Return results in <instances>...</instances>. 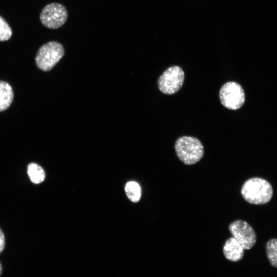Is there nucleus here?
<instances>
[{
	"mask_svg": "<svg viewBox=\"0 0 277 277\" xmlns=\"http://www.w3.org/2000/svg\"><path fill=\"white\" fill-rule=\"evenodd\" d=\"M244 199L249 203L262 205L267 203L273 195L269 182L260 177L250 178L245 182L241 189Z\"/></svg>",
	"mask_w": 277,
	"mask_h": 277,
	"instance_id": "1",
	"label": "nucleus"
},
{
	"mask_svg": "<svg viewBox=\"0 0 277 277\" xmlns=\"http://www.w3.org/2000/svg\"><path fill=\"white\" fill-rule=\"evenodd\" d=\"M176 154L181 161L186 165H192L199 162L204 155V147L196 138L183 136L175 143Z\"/></svg>",
	"mask_w": 277,
	"mask_h": 277,
	"instance_id": "2",
	"label": "nucleus"
},
{
	"mask_svg": "<svg viewBox=\"0 0 277 277\" xmlns=\"http://www.w3.org/2000/svg\"><path fill=\"white\" fill-rule=\"evenodd\" d=\"M64 54L63 46L57 42L52 41L41 46L36 55L35 61L37 67L42 70H50Z\"/></svg>",
	"mask_w": 277,
	"mask_h": 277,
	"instance_id": "3",
	"label": "nucleus"
},
{
	"mask_svg": "<svg viewBox=\"0 0 277 277\" xmlns=\"http://www.w3.org/2000/svg\"><path fill=\"white\" fill-rule=\"evenodd\" d=\"M184 77V72L180 67L171 66L159 77L157 81L159 89L164 94H174L183 86Z\"/></svg>",
	"mask_w": 277,
	"mask_h": 277,
	"instance_id": "4",
	"label": "nucleus"
},
{
	"mask_svg": "<svg viewBox=\"0 0 277 277\" xmlns=\"http://www.w3.org/2000/svg\"><path fill=\"white\" fill-rule=\"evenodd\" d=\"M222 104L230 110H237L244 104L245 93L242 87L238 83L229 82L223 85L219 92Z\"/></svg>",
	"mask_w": 277,
	"mask_h": 277,
	"instance_id": "5",
	"label": "nucleus"
},
{
	"mask_svg": "<svg viewBox=\"0 0 277 277\" xmlns=\"http://www.w3.org/2000/svg\"><path fill=\"white\" fill-rule=\"evenodd\" d=\"M67 17L68 13L65 6L56 3L47 5L39 15L42 24L50 29H57L62 26Z\"/></svg>",
	"mask_w": 277,
	"mask_h": 277,
	"instance_id": "6",
	"label": "nucleus"
},
{
	"mask_svg": "<svg viewBox=\"0 0 277 277\" xmlns=\"http://www.w3.org/2000/svg\"><path fill=\"white\" fill-rule=\"evenodd\" d=\"M229 229L244 249H250L255 244L256 233L247 222L241 220L234 221L229 225Z\"/></svg>",
	"mask_w": 277,
	"mask_h": 277,
	"instance_id": "7",
	"label": "nucleus"
},
{
	"mask_svg": "<svg viewBox=\"0 0 277 277\" xmlns=\"http://www.w3.org/2000/svg\"><path fill=\"white\" fill-rule=\"evenodd\" d=\"M244 248L233 238H230L225 243L223 253L226 258L232 262H238L244 256Z\"/></svg>",
	"mask_w": 277,
	"mask_h": 277,
	"instance_id": "8",
	"label": "nucleus"
},
{
	"mask_svg": "<svg viewBox=\"0 0 277 277\" xmlns=\"http://www.w3.org/2000/svg\"><path fill=\"white\" fill-rule=\"evenodd\" d=\"M13 99L11 86L6 82L0 81V112L6 110L11 105Z\"/></svg>",
	"mask_w": 277,
	"mask_h": 277,
	"instance_id": "9",
	"label": "nucleus"
},
{
	"mask_svg": "<svg viewBox=\"0 0 277 277\" xmlns=\"http://www.w3.org/2000/svg\"><path fill=\"white\" fill-rule=\"evenodd\" d=\"M27 173L31 181L34 184L41 183L45 177L44 170L36 163H32L28 165Z\"/></svg>",
	"mask_w": 277,
	"mask_h": 277,
	"instance_id": "10",
	"label": "nucleus"
},
{
	"mask_svg": "<svg viewBox=\"0 0 277 277\" xmlns=\"http://www.w3.org/2000/svg\"><path fill=\"white\" fill-rule=\"evenodd\" d=\"M266 254L270 264L277 268V239L269 240L266 244Z\"/></svg>",
	"mask_w": 277,
	"mask_h": 277,
	"instance_id": "11",
	"label": "nucleus"
},
{
	"mask_svg": "<svg viewBox=\"0 0 277 277\" xmlns=\"http://www.w3.org/2000/svg\"><path fill=\"white\" fill-rule=\"evenodd\" d=\"M125 191L129 199L137 202L141 198V189L138 183L134 181L128 182L125 186Z\"/></svg>",
	"mask_w": 277,
	"mask_h": 277,
	"instance_id": "12",
	"label": "nucleus"
},
{
	"mask_svg": "<svg viewBox=\"0 0 277 277\" xmlns=\"http://www.w3.org/2000/svg\"><path fill=\"white\" fill-rule=\"evenodd\" d=\"M12 35V31L4 18L0 16V41L9 39Z\"/></svg>",
	"mask_w": 277,
	"mask_h": 277,
	"instance_id": "13",
	"label": "nucleus"
},
{
	"mask_svg": "<svg viewBox=\"0 0 277 277\" xmlns=\"http://www.w3.org/2000/svg\"><path fill=\"white\" fill-rule=\"evenodd\" d=\"M5 235L0 228V253L3 251L5 248Z\"/></svg>",
	"mask_w": 277,
	"mask_h": 277,
	"instance_id": "14",
	"label": "nucleus"
},
{
	"mask_svg": "<svg viewBox=\"0 0 277 277\" xmlns=\"http://www.w3.org/2000/svg\"><path fill=\"white\" fill-rule=\"evenodd\" d=\"M2 271H3V268H2V266L0 263V276L2 273Z\"/></svg>",
	"mask_w": 277,
	"mask_h": 277,
	"instance_id": "15",
	"label": "nucleus"
}]
</instances>
